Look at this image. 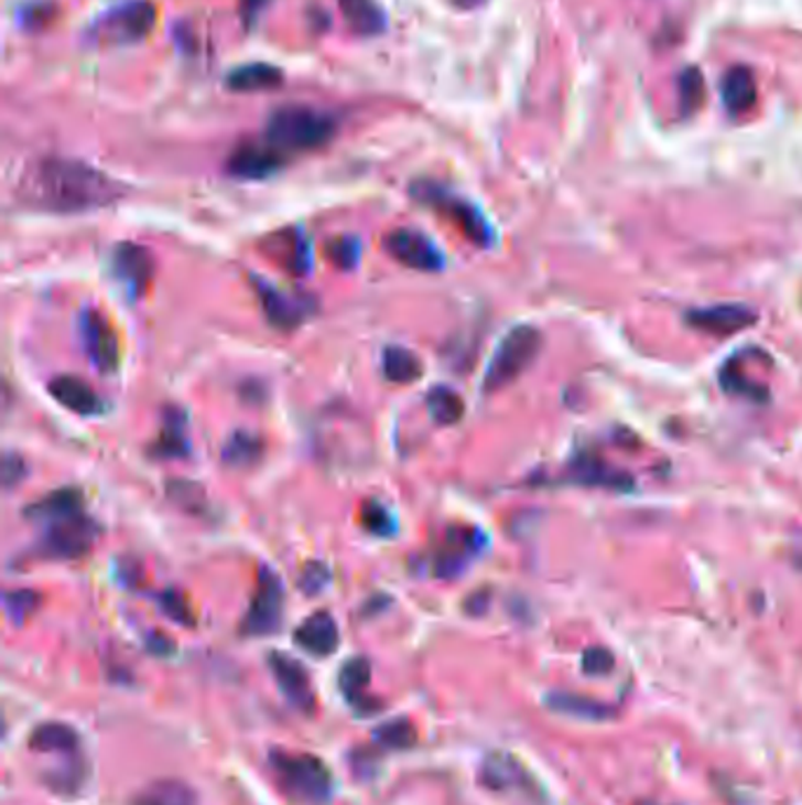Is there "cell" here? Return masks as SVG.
<instances>
[{
	"mask_svg": "<svg viewBox=\"0 0 802 805\" xmlns=\"http://www.w3.org/2000/svg\"><path fill=\"white\" fill-rule=\"evenodd\" d=\"M22 196L45 213L74 215L116 203L123 196V186L87 163L45 159L26 174Z\"/></svg>",
	"mask_w": 802,
	"mask_h": 805,
	"instance_id": "cell-1",
	"label": "cell"
},
{
	"mask_svg": "<svg viewBox=\"0 0 802 805\" xmlns=\"http://www.w3.org/2000/svg\"><path fill=\"white\" fill-rule=\"evenodd\" d=\"M269 763L283 792L292 798L311 805H321L333 798L335 777L329 773L327 763L318 756L306 754V751L273 749Z\"/></svg>",
	"mask_w": 802,
	"mask_h": 805,
	"instance_id": "cell-2",
	"label": "cell"
},
{
	"mask_svg": "<svg viewBox=\"0 0 802 805\" xmlns=\"http://www.w3.org/2000/svg\"><path fill=\"white\" fill-rule=\"evenodd\" d=\"M337 132L333 116L308 107H283L267 122V142L281 153L313 151L325 147Z\"/></svg>",
	"mask_w": 802,
	"mask_h": 805,
	"instance_id": "cell-3",
	"label": "cell"
},
{
	"mask_svg": "<svg viewBox=\"0 0 802 805\" xmlns=\"http://www.w3.org/2000/svg\"><path fill=\"white\" fill-rule=\"evenodd\" d=\"M539 348H542V332L534 325H516L509 330L497 344L490 363H487L483 391L495 394L507 389L532 365Z\"/></svg>",
	"mask_w": 802,
	"mask_h": 805,
	"instance_id": "cell-4",
	"label": "cell"
},
{
	"mask_svg": "<svg viewBox=\"0 0 802 805\" xmlns=\"http://www.w3.org/2000/svg\"><path fill=\"white\" fill-rule=\"evenodd\" d=\"M412 198H416L420 203L438 210L441 215H445L447 219L455 222L457 229L468 238L474 240L476 245H480V248H490V245L495 243V229L490 226V222H487L483 217L480 210L468 203L455 194H449V191L441 184L435 182H414L412 184Z\"/></svg>",
	"mask_w": 802,
	"mask_h": 805,
	"instance_id": "cell-5",
	"label": "cell"
},
{
	"mask_svg": "<svg viewBox=\"0 0 802 805\" xmlns=\"http://www.w3.org/2000/svg\"><path fill=\"white\" fill-rule=\"evenodd\" d=\"M155 26V8L149 0H126L104 12L93 26V41L101 45H134Z\"/></svg>",
	"mask_w": 802,
	"mask_h": 805,
	"instance_id": "cell-6",
	"label": "cell"
},
{
	"mask_svg": "<svg viewBox=\"0 0 802 805\" xmlns=\"http://www.w3.org/2000/svg\"><path fill=\"white\" fill-rule=\"evenodd\" d=\"M99 535V523L85 514L50 523L39 545V556L50 561H72L90 551Z\"/></svg>",
	"mask_w": 802,
	"mask_h": 805,
	"instance_id": "cell-7",
	"label": "cell"
},
{
	"mask_svg": "<svg viewBox=\"0 0 802 805\" xmlns=\"http://www.w3.org/2000/svg\"><path fill=\"white\" fill-rule=\"evenodd\" d=\"M252 288L264 309L267 321L278 330H294L306 323L318 311L316 297L300 290H281L267 278L252 276Z\"/></svg>",
	"mask_w": 802,
	"mask_h": 805,
	"instance_id": "cell-8",
	"label": "cell"
},
{
	"mask_svg": "<svg viewBox=\"0 0 802 805\" xmlns=\"http://www.w3.org/2000/svg\"><path fill=\"white\" fill-rule=\"evenodd\" d=\"M285 587L271 568H261L257 575V587L250 601V610L242 620L246 636H271L283 622Z\"/></svg>",
	"mask_w": 802,
	"mask_h": 805,
	"instance_id": "cell-9",
	"label": "cell"
},
{
	"mask_svg": "<svg viewBox=\"0 0 802 805\" xmlns=\"http://www.w3.org/2000/svg\"><path fill=\"white\" fill-rule=\"evenodd\" d=\"M383 250H387L398 265H403L414 271H443L447 259L443 250L435 245L424 232L410 229V226H400L383 238Z\"/></svg>",
	"mask_w": 802,
	"mask_h": 805,
	"instance_id": "cell-10",
	"label": "cell"
},
{
	"mask_svg": "<svg viewBox=\"0 0 802 805\" xmlns=\"http://www.w3.org/2000/svg\"><path fill=\"white\" fill-rule=\"evenodd\" d=\"M78 325L87 358L95 363L99 373L104 375L116 373L120 363V346L113 325L104 319L97 309H85L80 313Z\"/></svg>",
	"mask_w": 802,
	"mask_h": 805,
	"instance_id": "cell-11",
	"label": "cell"
},
{
	"mask_svg": "<svg viewBox=\"0 0 802 805\" xmlns=\"http://www.w3.org/2000/svg\"><path fill=\"white\" fill-rule=\"evenodd\" d=\"M111 273L130 300H139L153 281V257L137 243H118L111 250Z\"/></svg>",
	"mask_w": 802,
	"mask_h": 805,
	"instance_id": "cell-12",
	"label": "cell"
},
{
	"mask_svg": "<svg viewBox=\"0 0 802 805\" xmlns=\"http://www.w3.org/2000/svg\"><path fill=\"white\" fill-rule=\"evenodd\" d=\"M487 539L478 528H449L433 556V572L438 577H459L464 568L485 549Z\"/></svg>",
	"mask_w": 802,
	"mask_h": 805,
	"instance_id": "cell-13",
	"label": "cell"
},
{
	"mask_svg": "<svg viewBox=\"0 0 802 805\" xmlns=\"http://www.w3.org/2000/svg\"><path fill=\"white\" fill-rule=\"evenodd\" d=\"M269 669L275 678L278 688H281V693L285 695V699L294 709L306 711V713L316 709V695H313L311 678L302 662H296L294 657H290L285 653H271Z\"/></svg>",
	"mask_w": 802,
	"mask_h": 805,
	"instance_id": "cell-14",
	"label": "cell"
},
{
	"mask_svg": "<svg viewBox=\"0 0 802 805\" xmlns=\"http://www.w3.org/2000/svg\"><path fill=\"white\" fill-rule=\"evenodd\" d=\"M283 163H285L283 153L273 149L264 139V142L240 144L231 153L229 163H226V170H229V174L236 180L259 182V180L273 178V174L283 168Z\"/></svg>",
	"mask_w": 802,
	"mask_h": 805,
	"instance_id": "cell-15",
	"label": "cell"
},
{
	"mask_svg": "<svg viewBox=\"0 0 802 805\" xmlns=\"http://www.w3.org/2000/svg\"><path fill=\"white\" fill-rule=\"evenodd\" d=\"M685 321L696 330L708 332V335L725 337L751 328L758 321V313L746 304H716L690 311Z\"/></svg>",
	"mask_w": 802,
	"mask_h": 805,
	"instance_id": "cell-16",
	"label": "cell"
},
{
	"mask_svg": "<svg viewBox=\"0 0 802 805\" xmlns=\"http://www.w3.org/2000/svg\"><path fill=\"white\" fill-rule=\"evenodd\" d=\"M264 255L294 276H304L313 267L311 243L300 229H283L271 234L264 240Z\"/></svg>",
	"mask_w": 802,
	"mask_h": 805,
	"instance_id": "cell-17",
	"label": "cell"
},
{
	"mask_svg": "<svg viewBox=\"0 0 802 805\" xmlns=\"http://www.w3.org/2000/svg\"><path fill=\"white\" fill-rule=\"evenodd\" d=\"M294 643L313 657H329L339 647V629L325 610L313 612L294 629Z\"/></svg>",
	"mask_w": 802,
	"mask_h": 805,
	"instance_id": "cell-18",
	"label": "cell"
},
{
	"mask_svg": "<svg viewBox=\"0 0 802 805\" xmlns=\"http://www.w3.org/2000/svg\"><path fill=\"white\" fill-rule=\"evenodd\" d=\"M567 479L579 485L613 487V490H629L633 485V479L629 474H624V471L615 466H607L598 454L590 452L574 454L567 469Z\"/></svg>",
	"mask_w": 802,
	"mask_h": 805,
	"instance_id": "cell-19",
	"label": "cell"
},
{
	"mask_svg": "<svg viewBox=\"0 0 802 805\" xmlns=\"http://www.w3.org/2000/svg\"><path fill=\"white\" fill-rule=\"evenodd\" d=\"M47 389H50V396L55 398L59 406H64L66 410H72L76 415L93 417V415H101L104 410H107V402H104V398L74 375L55 377L50 382Z\"/></svg>",
	"mask_w": 802,
	"mask_h": 805,
	"instance_id": "cell-20",
	"label": "cell"
},
{
	"mask_svg": "<svg viewBox=\"0 0 802 805\" xmlns=\"http://www.w3.org/2000/svg\"><path fill=\"white\" fill-rule=\"evenodd\" d=\"M480 782L490 792H513L528 786L525 768H522L507 751H492L480 765Z\"/></svg>",
	"mask_w": 802,
	"mask_h": 805,
	"instance_id": "cell-21",
	"label": "cell"
},
{
	"mask_svg": "<svg viewBox=\"0 0 802 805\" xmlns=\"http://www.w3.org/2000/svg\"><path fill=\"white\" fill-rule=\"evenodd\" d=\"M85 500L83 493L76 487H59L55 493L45 495L43 500L33 502L31 506L24 509V516L31 520H41V523H57L64 518H72L78 514H85Z\"/></svg>",
	"mask_w": 802,
	"mask_h": 805,
	"instance_id": "cell-22",
	"label": "cell"
},
{
	"mask_svg": "<svg viewBox=\"0 0 802 805\" xmlns=\"http://www.w3.org/2000/svg\"><path fill=\"white\" fill-rule=\"evenodd\" d=\"M370 678H372V664L365 657H351L348 662H344V667L339 669V690L348 702H351L358 711H362V716H368L365 711L377 707L375 699L368 697Z\"/></svg>",
	"mask_w": 802,
	"mask_h": 805,
	"instance_id": "cell-23",
	"label": "cell"
},
{
	"mask_svg": "<svg viewBox=\"0 0 802 805\" xmlns=\"http://www.w3.org/2000/svg\"><path fill=\"white\" fill-rule=\"evenodd\" d=\"M339 10L346 26L356 36L372 39L387 31V12H383L377 0H339Z\"/></svg>",
	"mask_w": 802,
	"mask_h": 805,
	"instance_id": "cell-24",
	"label": "cell"
},
{
	"mask_svg": "<svg viewBox=\"0 0 802 805\" xmlns=\"http://www.w3.org/2000/svg\"><path fill=\"white\" fill-rule=\"evenodd\" d=\"M723 104L731 116L746 114L758 99V87L754 74L744 66H731L720 80Z\"/></svg>",
	"mask_w": 802,
	"mask_h": 805,
	"instance_id": "cell-25",
	"label": "cell"
},
{
	"mask_svg": "<svg viewBox=\"0 0 802 805\" xmlns=\"http://www.w3.org/2000/svg\"><path fill=\"white\" fill-rule=\"evenodd\" d=\"M188 452V439H186V415L180 408H167L163 415V427L159 439L151 446L153 458L161 460H174L184 458Z\"/></svg>",
	"mask_w": 802,
	"mask_h": 805,
	"instance_id": "cell-26",
	"label": "cell"
},
{
	"mask_svg": "<svg viewBox=\"0 0 802 805\" xmlns=\"http://www.w3.org/2000/svg\"><path fill=\"white\" fill-rule=\"evenodd\" d=\"M130 805H198V794L186 782L155 780L139 790Z\"/></svg>",
	"mask_w": 802,
	"mask_h": 805,
	"instance_id": "cell-27",
	"label": "cell"
},
{
	"mask_svg": "<svg viewBox=\"0 0 802 805\" xmlns=\"http://www.w3.org/2000/svg\"><path fill=\"white\" fill-rule=\"evenodd\" d=\"M29 747L33 751H41V754H78L80 738L72 726L50 721L33 728Z\"/></svg>",
	"mask_w": 802,
	"mask_h": 805,
	"instance_id": "cell-28",
	"label": "cell"
},
{
	"mask_svg": "<svg viewBox=\"0 0 802 805\" xmlns=\"http://www.w3.org/2000/svg\"><path fill=\"white\" fill-rule=\"evenodd\" d=\"M285 80L283 72L278 66L271 64H246L238 66L234 72L226 76V85L231 87L236 93H261V90H273Z\"/></svg>",
	"mask_w": 802,
	"mask_h": 805,
	"instance_id": "cell-29",
	"label": "cell"
},
{
	"mask_svg": "<svg viewBox=\"0 0 802 805\" xmlns=\"http://www.w3.org/2000/svg\"><path fill=\"white\" fill-rule=\"evenodd\" d=\"M549 707L557 713L574 716V719L584 721H607L613 719V709L607 705L598 702V699H590L584 695H572V693H553L549 695Z\"/></svg>",
	"mask_w": 802,
	"mask_h": 805,
	"instance_id": "cell-30",
	"label": "cell"
},
{
	"mask_svg": "<svg viewBox=\"0 0 802 805\" xmlns=\"http://www.w3.org/2000/svg\"><path fill=\"white\" fill-rule=\"evenodd\" d=\"M381 371H383V377H387L393 384H410V382L422 377L424 367H422L420 356L412 354L410 348L391 344V346L383 348Z\"/></svg>",
	"mask_w": 802,
	"mask_h": 805,
	"instance_id": "cell-31",
	"label": "cell"
},
{
	"mask_svg": "<svg viewBox=\"0 0 802 805\" xmlns=\"http://www.w3.org/2000/svg\"><path fill=\"white\" fill-rule=\"evenodd\" d=\"M261 454H264V441H261L259 436H254L250 431H236L231 439L226 441L221 460H224V464L242 469V466L257 464L261 460Z\"/></svg>",
	"mask_w": 802,
	"mask_h": 805,
	"instance_id": "cell-32",
	"label": "cell"
},
{
	"mask_svg": "<svg viewBox=\"0 0 802 805\" xmlns=\"http://www.w3.org/2000/svg\"><path fill=\"white\" fill-rule=\"evenodd\" d=\"M426 408L433 417V422H438L443 427H449V425H457L459 419L464 417V400L462 396L449 389V387H433L429 394H426Z\"/></svg>",
	"mask_w": 802,
	"mask_h": 805,
	"instance_id": "cell-33",
	"label": "cell"
},
{
	"mask_svg": "<svg viewBox=\"0 0 802 805\" xmlns=\"http://www.w3.org/2000/svg\"><path fill=\"white\" fill-rule=\"evenodd\" d=\"M375 742L383 749L403 751V749L414 747L416 730L410 723V719H391L387 723H381L379 728H375Z\"/></svg>",
	"mask_w": 802,
	"mask_h": 805,
	"instance_id": "cell-34",
	"label": "cell"
},
{
	"mask_svg": "<svg viewBox=\"0 0 802 805\" xmlns=\"http://www.w3.org/2000/svg\"><path fill=\"white\" fill-rule=\"evenodd\" d=\"M720 384H723V389L727 394H731V396H744V398H754V400H762L765 398V391H762L760 384L751 382V379H748L744 375L737 356L723 365Z\"/></svg>",
	"mask_w": 802,
	"mask_h": 805,
	"instance_id": "cell-35",
	"label": "cell"
},
{
	"mask_svg": "<svg viewBox=\"0 0 802 805\" xmlns=\"http://www.w3.org/2000/svg\"><path fill=\"white\" fill-rule=\"evenodd\" d=\"M360 525L368 533L377 535V537H391L398 530V523L393 518V514L377 500H368L362 502L360 506Z\"/></svg>",
	"mask_w": 802,
	"mask_h": 805,
	"instance_id": "cell-36",
	"label": "cell"
},
{
	"mask_svg": "<svg viewBox=\"0 0 802 805\" xmlns=\"http://www.w3.org/2000/svg\"><path fill=\"white\" fill-rule=\"evenodd\" d=\"M3 603L10 620L14 624H24L41 605V597L33 589H12L3 597Z\"/></svg>",
	"mask_w": 802,
	"mask_h": 805,
	"instance_id": "cell-37",
	"label": "cell"
},
{
	"mask_svg": "<svg viewBox=\"0 0 802 805\" xmlns=\"http://www.w3.org/2000/svg\"><path fill=\"white\" fill-rule=\"evenodd\" d=\"M327 259L339 269H354L360 259V240L354 236H342L327 243Z\"/></svg>",
	"mask_w": 802,
	"mask_h": 805,
	"instance_id": "cell-38",
	"label": "cell"
},
{
	"mask_svg": "<svg viewBox=\"0 0 802 805\" xmlns=\"http://www.w3.org/2000/svg\"><path fill=\"white\" fill-rule=\"evenodd\" d=\"M155 601H159V605H161V610L165 612V615L172 620V622H177V624H184V626H188V624H194V615H191V608H188V601L182 597V593L180 591H174V589H165L163 593H159V597H155Z\"/></svg>",
	"mask_w": 802,
	"mask_h": 805,
	"instance_id": "cell-39",
	"label": "cell"
},
{
	"mask_svg": "<svg viewBox=\"0 0 802 805\" xmlns=\"http://www.w3.org/2000/svg\"><path fill=\"white\" fill-rule=\"evenodd\" d=\"M680 101H683V109L694 111L702 107L704 101V78L696 68H690V72L683 74L680 78Z\"/></svg>",
	"mask_w": 802,
	"mask_h": 805,
	"instance_id": "cell-40",
	"label": "cell"
},
{
	"mask_svg": "<svg viewBox=\"0 0 802 805\" xmlns=\"http://www.w3.org/2000/svg\"><path fill=\"white\" fill-rule=\"evenodd\" d=\"M582 669L588 676H605L615 669V657L605 647H588L582 657Z\"/></svg>",
	"mask_w": 802,
	"mask_h": 805,
	"instance_id": "cell-41",
	"label": "cell"
},
{
	"mask_svg": "<svg viewBox=\"0 0 802 805\" xmlns=\"http://www.w3.org/2000/svg\"><path fill=\"white\" fill-rule=\"evenodd\" d=\"M329 568L325 564H306L304 572L300 577V587L308 593V597H316L318 591H323L329 584Z\"/></svg>",
	"mask_w": 802,
	"mask_h": 805,
	"instance_id": "cell-42",
	"label": "cell"
},
{
	"mask_svg": "<svg viewBox=\"0 0 802 805\" xmlns=\"http://www.w3.org/2000/svg\"><path fill=\"white\" fill-rule=\"evenodd\" d=\"M24 474H26L24 460L17 458V454H12V452H8L6 460H3V485H6V490L14 487L17 483H22Z\"/></svg>",
	"mask_w": 802,
	"mask_h": 805,
	"instance_id": "cell-43",
	"label": "cell"
},
{
	"mask_svg": "<svg viewBox=\"0 0 802 805\" xmlns=\"http://www.w3.org/2000/svg\"><path fill=\"white\" fill-rule=\"evenodd\" d=\"M147 645H149V651H151V653H155V655H170V653H174V643H172L167 636L159 634V632H153V634L149 636Z\"/></svg>",
	"mask_w": 802,
	"mask_h": 805,
	"instance_id": "cell-44",
	"label": "cell"
},
{
	"mask_svg": "<svg viewBox=\"0 0 802 805\" xmlns=\"http://www.w3.org/2000/svg\"><path fill=\"white\" fill-rule=\"evenodd\" d=\"M449 3L459 10H476L485 3V0H449Z\"/></svg>",
	"mask_w": 802,
	"mask_h": 805,
	"instance_id": "cell-45",
	"label": "cell"
}]
</instances>
